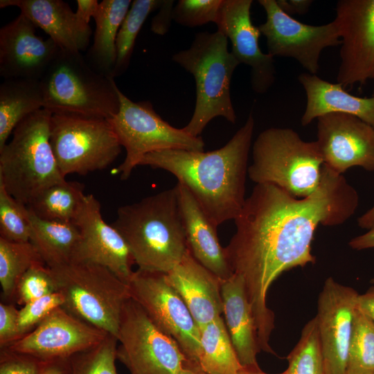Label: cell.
I'll return each instance as SVG.
<instances>
[{"mask_svg":"<svg viewBox=\"0 0 374 374\" xmlns=\"http://www.w3.org/2000/svg\"><path fill=\"white\" fill-rule=\"evenodd\" d=\"M358 204L356 190L323 165L319 187L306 197L256 184L246 198L225 251L233 273L244 280L261 350L271 349L274 328V314L267 305L271 284L286 271L314 264L311 244L317 227L342 224Z\"/></svg>","mask_w":374,"mask_h":374,"instance_id":"cell-1","label":"cell"},{"mask_svg":"<svg viewBox=\"0 0 374 374\" xmlns=\"http://www.w3.org/2000/svg\"><path fill=\"white\" fill-rule=\"evenodd\" d=\"M255 127L250 113L228 143L209 152L166 150L146 154L139 166L162 169L184 185L217 227L234 220L246 200L245 182Z\"/></svg>","mask_w":374,"mask_h":374,"instance_id":"cell-2","label":"cell"},{"mask_svg":"<svg viewBox=\"0 0 374 374\" xmlns=\"http://www.w3.org/2000/svg\"><path fill=\"white\" fill-rule=\"evenodd\" d=\"M112 225L139 269L167 274L188 251L176 186L119 207Z\"/></svg>","mask_w":374,"mask_h":374,"instance_id":"cell-3","label":"cell"},{"mask_svg":"<svg viewBox=\"0 0 374 374\" xmlns=\"http://www.w3.org/2000/svg\"><path fill=\"white\" fill-rule=\"evenodd\" d=\"M172 60L190 73L195 82L196 100L193 114L182 129L198 137L214 118L236 121L230 86L233 73L240 64L228 49V39L220 30L195 35L190 46L175 53Z\"/></svg>","mask_w":374,"mask_h":374,"instance_id":"cell-4","label":"cell"},{"mask_svg":"<svg viewBox=\"0 0 374 374\" xmlns=\"http://www.w3.org/2000/svg\"><path fill=\"white\" fill-rule=\"evenodd\" d=\"M39 82L43 107L53 114L109 119L119 111L114 78L93 70L81 52L60 49Z\"/></svg>","mask_w":374,"mask_h":374,"instance_id":"cell-5","label":"cell"},{"mask_svg":"<svg viewBox=\"0 0 374 374\" xmlns=\"http://www.w3.org/2000/svg\"><path fill=\"white\" fill-rule=\"evenodd\" d=\"M52 115L44 108L30 114L0 149V182L26 206L45 188L66 180L50 141Z\"/></svg>","mask_w":374,"mask_h":374,"instance_id":"cell-6","label":"cell"},{"mask_svg":"<svg viewBox=\"0 0 374 374\" xmlns=\"http://www.w3.org/2000/svg\"><path fill=\"white\" fill-rule=\"evenodd\" d=\"M323 161L317 141H305L290 128L263 130L252 146L248 176L256 184H271L298 198L313 193Z\"/></svg>","mask_w":374,"mask_h":374,"instance_id":"cell-7","label":"cell"},{"mask_svg":"<svg viewBox=\"0 0 374 374\" xmlns=\"http://www.w3.org/2000/svg\"><path fill=\"white\" fill-rule=\"evenodd\" d=\"M64 297L63 308L117 338L128 285L100 265L73 260L50 267Z\"/></svg>","mask_w":374,"mask_h":374,"instance_id":"cell-8","label":"cell"},{"mask_svg":"<svg viewBox=\"0 0 374 374\" xmlns=\"http://www.w3.org/2000/svg\"><path fill=\"white\" fill-rule=\"evenodd\" d=\"M118 112L107 119L126 156L117 168L122 180L127 179L148 154L166 150L204 151L201 136H193L182 128L172 127L154 109L150 101L134 102L118 91Z\"/></svg>","mask_w":374,"mask_h":374,"instance_id":"cell-9","label":"cell"},{"mask_svg":"<svg viewBox=\"0 0 374 374\" xmlns=\"http://www.w3.org/2000/svg\"><path fill=\"white\" fill-rule=\"evenodd\" d=\"M50 141L61 174L87 175L110 166L122 145L107 119L53 114Z\"/></svg>","mask_w":374,"mask_h":374,"instance_id":"cell-10","label":"cell"},{"mask_svg":"<svg viewBox=\"0 0 374 374\" xmlns=\"http://www.w3.org/2000/svg\"><path fill=\"white\" fill-rule=\"evenodd\" d=\"M116 357L130 374H178L186 358L132 298L125 303L117 335Z\"/></svg>","mask_w":374,"mask_h":374,"instance_id":"cell-11","label":"cell"},{"mask_svg":"<svg viewBox=\"0 0 374 374\" xmlns=\"http://www.w3.org/2000/svg\"><path fill=\"white\" fill-rule=\"evenodd\" d=\"M127 285L130 298L162 332L175 341L187 360L197 364L199 328L184 300L168 283L166 274L138 269Z\"/></svg>","mask_w":374,"mask_h":374,"instance_id":"cell-12","label":"cell"},{"mask_svg":"<svg viewBox=\"0 0 374 374\" xmlns=\"http://www.w3.org/2000/svg\"><path fill=\"white\" fill-rule=\"evenodd\" d=\"M266 21L258 27L267 39L268 53L291 57L309 73L316 75L322 51L340 46L339 27L335 20L319 26L301 23L284 12L276 0H259Z\"/></svg>","mask_w":374,"mask_h":374,"instance_id":"cell-13","label":"cell"},{"mask_svg":"<svg viewBox=\"0 0 374 374\" xmlns=\"http://www.w3.org/2000/svg\"><path fill=\"white\" fill-rule=\"evenodd\" d=\"M336 21L341 37L337 82L346 89L373 83L374 0H339Z\"/></svg>","mask_w":374,"mask_h":374,"instance_id":"cell-14","label":"cell"},{"mask_svg":"<svg viewBox=\"0 0 374 374\" xmlns=\"http://www.w3.org/2000/svg\"><path fill=\"white\" fill-rule=\"evenodd\" d=\"M108 334L60 307L32 331L3 348L42 361L68 359L98 344Z\"/></svg>","mask_w":374,"mask_h":374,"instance_id":"cell-15","label":"cell"},{"mask_svg":"<svg viewBox=\"0 0 374 374\" xmlns=\"http://www.w3.org/2000/svg\"><path fill=\"white\" fill-rule=\"evenodd\" d=\"M359 294L332 277L326 280L319 294L315 317L326 374H346Z\"/></svg>","mask_w":374,"mask_h":374,"instance_id":"cell-16","label":"cell"},{"mask_svg":"<svg viewBox=\"0 0 374 374\" xmlns=\"http://www.w3.org/2000/svg\"><path fill=\"white\" fill-rule=\"evenodd\" d=\"M323 166L343 175L353 166L374 171V128L359 118L329 113L317 118V139Z\"/></svg>","mask_w":374,"mask_h":374,"instance_id":"cell-17","label":"cell"},{"mask_svg":"<svg viewBox=\"0 0 374 374\" xmlns=\"http://www.w3.org/2000/svg\"><path fill=\"white\" fill-rule=\"evenodd\" d=\"M73 223L81 236L75 260L103 266L127 284L134 271L131 252L119 231L103 218L100 202L93 194L85 195Z\"/></svg>","mask_w":374,"mask_h":374,"instance_id":"cell-18","label":"cell"},{"mask_svg":"<svg viewBox=\"0 0 374 374\" xmlns=\"http://www.w3.org/2000/svg\"><path fill=\"white\" fill-rule=\"evenodd\" d=\"M20 13L0 29V75L4 79L40 80L60 48Z\"/></svg>","mask_w":374,"mask_h":374,"instance_id":"cell-19","label":"cell"},{"mask_svg":"<svg viewBox=\"0 0 374 374\" xmlns=\"http://www.w3.org/2000/svg\"><path fill=\"white\" fill-rule=\"evenodd\" d=\"M251 0H223L217 30L230 39L231 53L240 64L251 67V84L254 92L266 93L275 81L274 56L263 53L259 46L261 33L253 24Z\"/></svg>","mask_w":374,"mask_h":374,"instance_id":"cell-20","label":"cell"},{"mask_svg":"<svg viewBox=\"0 0 374 374\" xmlns=\"http://www.w3.org/2000/svg\"><path fill=\"white\" fill-rule=\"evenodd\" d=\"M166 278L184 300L199 329L222 314V280L201 265L188 249L181 261L166 274Z\"/></svg>","mask_w":374,"mask_h":374,"instance_id":"cell-21","label":"cell"},{"mask_svg":"<svg viewBox=\"0 0 374 374\" xmlns=\"http://www.w3.org/2000/svg\"><path fill=\"white\" fill-rule=\"evenodd\" d=\"M15 6L36 27L42 29L61 50L84 51L92 33L89 24L81 20L62 0H1L0 8Z\"/></svg>","mask_w":374,"mask_h":374,"instance_id":"cell-22","label":"cell"},{"mask_svg":"<svg viewBox=\"0 0 374 374\" xmlns=\"http://www.w3.org/2000/svg\"><path fill=\"white\" fill-rule=\"evenodd\" d=\"M175 186L189 251L220 279L229 278L233 273L225 248L220 243L217 227L184 185L177 182Z\"/></svg>","mask_w":374,"mask_h":374,"instance_id":"cell-23","label":"cell"},{"mask_svg":"<svg viewBox=\"0 0 374 374\" xmlns=\"http://www.w3.org/2000/svg\"><path fill=\"white\" fill-rule=\"evenodd\" d=\"M221 293L224 322L240 364L243 368H260L257 328L243 278L233 274L222 280Z\"/></svg>","mask_w":374,"mask_h":374,"instance_id":"cell-24","label":"cell"},{"mask_svg":"<svg viewBox=\"0 0 374 374\" xmlns=\"http://www.w3.org/2000/svg\"><path fill=\"white\" fill-rule=\"evenodd\" d=\"M307 97L301 123L306 126L329 113L356 116L374 128V96L359 97L350 94L339 83H331L317 75L303 73L298 76Z\"/></svg>","mask_w":374,"mask_h":374,"instance_id":"cell-25","label":"cell"},{"mask_svg":"<svg viewBox=\"0 0 374 374\" xmlns=\"http://www.w3.org/2000/svg\"><path fill=\"white\" fill-rule=\"evenodd\" d=\"M132 2L131 0H103L93 17L96 29L93 44L84 57L89 66L103 75L113 78L116 37Z\"/></svg>","mask_w":374,"mask_h":374,"instance_id":"cell-26","label":"cell"},{"mask_svg":"<svg viewBox=\"0 0 374 374\" xmlns=\"http://www.w3.org/2000/svg\"><path fill=\"white\" fill-rule=\"evenodd\" d=\"M29 209V208H28ZM30 242L48 267L75 260L81 236L73 222L42 219L30 209Z\"/></svg>","mask_w":374,"mask_h":374,"instance_id":"cell-27","label":"cell"},{"mask_svg":"<svg viewBox=\"0 0 374 374\" xmlns=\"http://www.w3.org/2000/svg\"><path fill=\"white\" fill-rule=\"evenodd\" d=\"M43 106L39 80L4 79L0 84V149L15 127Z\"/></svg>","mask_w":374,"mask_h":374,"instance_id":"cell-28","label":"cell"},{"mask_svg":"<svg viewBox=\"0 0 374 374\" xmlns=\"http://www.w3.org/2000/svg\"><path fill=\"white\" fill-rule=\"evenodd\" d=\"M199 330L200 353L197 364L209 374H237L243 367L222 316Z\"/></svg>","mask_w":374,"mask_h":374,"instance_id":"cell-29","label":"cell"},{"mask_svg":"<svg viewBox=\"0 0 374 374\" xmlns=\"http://www.w3.org/2000/svg\"><path fill=\"white\" fill-rule=\"evenodd\" d=\"M83 184L64 180L43 190L27 206L42 219L73 222L85 196Z\"/></svg>","mask_w":374,"mask_h":374,"instance_id":"cell-30","label":"cell"},{"mask_svg":"<svg viewBox=\"0 0 374 374\" xmlns=\"http://www.w3.org/2000/svg\"><path fill=\"white\" fill-rule=\"evenodd\" d=\"M39 262H44L30 241L13 242L0 238V284L3 296L13 299L21 277Z\"/></svg>","mask_w":374,"mask_h":374,"instance_id":"cell-31","label":"cell"},{"mask_svg":"<svg viewBox=\"0 0 374 374\" xmlns=\"http://www.w3.org/2000/svg\"><path fill=\"white\" fill-rule=\"evenodd\" d=\"M163 1L134 0L119 28L116 40V59L113 78L123 75L127 69L136 39L148 15L159 8Z\"/></svg>","mask_w":374,"mask_h":374,"instance_id":"cell-32","label":"cell"},{"mask_svg":"<svg viewBox=\"0 0 374 374\" xmlns=\"http://www.w3.org/2000/svg\"><path fill=\"white\" fill-rule=\"evenodd\" d=\"M374 373V322L358 308L355 313L346 374Z\"/></svg>","mask_w":374,"mask_h":374,"instance_id":"cell-33","label":"cell"},{"mask_svg":"<svg viewBox=\"0 0 374 374\" xmlns=\"http://www.w3.org/2000/svg\"><path fill=\"white\" fill-rule=\"evenodd\" d=\"M287 374H326L317 321L310 320L287 356Z\"/></svg>","mask_w":374,"mask_h":374,"instance_id":"cell-34","label":"cell"},{"mask_svg":"<svg viewBox=\"0 0 374 374\" xmlns=\"http://www.w3.org/2000/svg\"><path fill=\"white\" fill-rule=\"evenodd\" d=\"M118 339L111 335L98 344L69 358L71 374H117Z\"/></svg>","mask_w":374,"mask_h":374,"instance_id":"cell-35","label":"cell"},{"mask_svg":"<svg viewBox=\"0 0 374 374\" xmlns=\"http://www.w3.org/2000/svg\"><path fill=\"white\" fill-rule=\"evenodd\" d=\"M30 235L28 206L14 198L0 182V238L13 242H28Z\"/></svg>","mask_w":374,"mask_h":374,"instance_id":"cell-36","label":"cell"},{"mask_svg":"<svg viewBox=\"0 0 374 374\" xmlns=\"http://www.w3.org/2000/svg\"><path fill=\"white\" fill-rule=\"evenodd\" d=\"M56 278L44 262L30 267L19 279L14 295V300L19 305L57 292Z\"/></svg>","mask_w":374,"mask_h":374,"instance_id":"cell-37","label":"cell"},{"mask_svg":"<svg viewBox=\"0 0 374 374\" xmlns=\"http://www.w3.org/2000/svg\"><path fill=\"white\" fill-rule=\"evenodd\" d=\"M223 0H179L172 17L177 24L190 28L213 22L216 24Z\"/></svg>","mask_w":374,"mask_h":374,"instance_id":"cell-38","label":"cell"},{"mask_svg":"<svg viewBox=\"0 0 374 374\" xmlns=\"http://www.w3.org/2000/svg\"><path fill=\"white\" fill-rule=\"evenodd\" d=\"M64 303L62 294L57 291L23 305L18 314L19 339L32 331L55 310L62 307Z\"/></svg>","mask_w":374,"mask_h":374,"instance_id":"cell-39","label":"cell"},{"mask_svg":"<svg viewBox=\"0 0 374 374\" xmlns=\"http://www.w3.org/2000/svg\"><path fill=\"white\" fill-rule=\"evenodd\" d=\"M44 362L27 354L0 349V374H40Z\"/></svg>","mask_w":374,"mask_h":374,"instance_id":"cell-40","label":"cell"},{"mask_svg":"<svg viewBox=\"0 0 374 374\" xmlns=\"http://www.w3.org/2000/svg\"><path fill=\"white\" fill-rule=\"evenodd\" d=\"M19 310L11 303H0V348L19 339L17 323Z\"/></svg>","mask_w":374,"mask_h":374,"instance_id":"cell-41","label":"cell"},{"mask_svg":"<svg viewBox=\"0 0 374 374\" xmlns=\"http://www.w3.org/2000/svg\"><path fill=\"white\" fill-rule=\"evenodd\" d=\"M174 1H163L159 11L152 20L151 30L156 34L163 35L168 32L172 19Z\"/></svg>","mask_w":374,"mask_h":374,"instance_id":"cell-42","label":"cell"},{"mask_svg":"<svg viewBox=\"0 0 374 374\" xmlns=\"http://www.w3.org/2000/svg\"><path fill=\"white\" fill-rule=\"evenodd\" d=\"M276 1L280 8L290 15L306 13L313 2L310 0H278Z\"/></svg>","mask_w":374,"mask_h":374,"instance_id":"cell-43","label":"cell"},{"mask_svg":"<svg viewBox=\"0 0 374 374\" xmlns=\"http://www.w3.org/2000/svg\"><path fill=\"white\" fill-rule=\"evenodd\" d=\"M77 16L83 21L89 24L90 18L96 15L100 3L97 0H77Z\"/></svg>","mask_w":374,"mask_h":374,"instance_id":"cell-44","label":"cell"},{"mask_svg":"<svg viewBox=\"0 0 374 374\" xmlns=\"http://www.w3.org/2000/svg\"><path fill=\"white\" fill-rule=\"evenodd\" d=\"M40 374H71L69 358L45 361Z\"/></svg>","mask_w":374,"mask_h":374,"instance_id":"cell-45","label":"cell"},{"mask_svg":"<svg viewBox=\"0 0 374 374\" xmlns=\"http://www.w3.org/2000/svg\"><path fill=\"white\" fill-rule=\"evenodd\" d=\"M357 308L374 322V286L359 294Z\"/></svg>","mask_w":374,"mask_h":374,"instance_id":"cell-46","label":"cell"},{"mask_svg":"<svg viewBox=\"0 0 374 374\" xmlns=\"http://www.w3.org/2000/svg\"><path fill=\"white\" fill-rule=\"evenodd\" d=\"M365 233L352 238L348 245L355 250L374 248V225Z\"/></svg>","mask_w":374,"mask_h":374,"instance_id":"cell-47","label":"cell"},{"mask_svg":"<svg viewBox=\"0 0 374 374\" xmlns=\"http://www.w3.org/2000/svg\"><path fill=\"white\" fill-rule=\"evenodd\" d=\"M357 224L366 229H369L374 225V205L357 219Z\"/></svg>","mask_w":374,"mask_h":374,"instance_id":"cell-48","label":"cell"},{"mask_svg":"<svg viewBox=\"0 0 374 374\" xmlns=\"http://www.w3.org/2000/svg\"><path fill=\"white\" fill-rule=\"evenodd\" d=\"M178 374H209L204 371L198 364L186 359L182 369Z\"/></svg>","mask_w":374,"mask_h":374,"instance_id":"cell-49","label":"cell"},{"mask_svg":"<svg viewBox=\"0 0 374 374\" xmlns=\"http://www.w3.org/2000/svg\"><path fill=\"white\" fill-rule=\"evenodd\" d=\"M237 374H267L260 368H242Z\"/></svg>","mask_w":374,"mask_h":374,"instance_id":"cell-50","label":"cell"},{"mask_svg":"<svg viewBox=\"0 0 374 374\" xmlns=\"http://www.w3.org/2000/svg\"><path fill=\"white\" fill-rule=\"evenodd\" d=\"M278 374H287L286 371H285L284 372L281 373H278Z\"/></svg>","mask_w":374,"mask_h":374,"instance_id":"cell-51","label":"cell"},{"mask_svg":"<svg viewBox=\"0 0 374 374\" xmlns=\"http://www.w3.org/2000/svg\"><path fill=\"white\" fill-rule=\"evenodd\" d=\"M371 283L374 284V278L371 280Z\"/></svg>","mask_w":374,"mask_h":374,"instance_id":"cell-52","label":"cell"},{"mask_svg":"<svg viewBox=\"0 0 374 374\" xmlns=\"http://www.w3.org/2000/svg\"><path fill=\"white\" fill-rule=\"evenodd\" d=\"M373 374H374V373H373Z\"/></svg>","mask_w":374,"mask_h":374,"instance_id":"cell-53","label":"cell"}]
</instances>
